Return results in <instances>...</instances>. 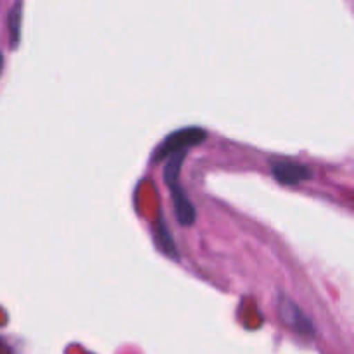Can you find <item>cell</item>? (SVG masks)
<instances>
[{
    "label": "cell",
    "instance_id": "cell-1",
    "mask_svg": "<svg viewBox=\"0 0 354 354\" xmlns=\"http://www.w3.org/2000/svg\"><path fill=\"white\" fill-rule=\"evenodd\" d=\"M185 154L187 151L176 152V154L169 156V161L165 168V180H166V185H168L169 190H171L173 209H175L176 220H178V223L183 225V227H189V225H192L194 221H196L197 211L178 183L180 168H182V162H183V158H185Z\"/></svg>",
    "mask_w": 354,
    "mask_h": 354
},
{
    "label": "cell",
    "instance_id": "cell-2",
    "mask_svg": "<svg viewBox=\"0 0 354 354\" xmlns=\"http://www.w3.org/2000/svg\"><path fill=\"white\" fill-rule=\"evenodd\" d=\"M204 138H206V131L201 130V128H183V130L175 131V133H171L166 138L165 144L159 145V149L156 151L154 161L169 158V156L176 154V152L187 151L192 145L201 144Z\"/></svg>",
    "mask_w": 354,
    "mask_h": 354
},
{
    "label": "cell",
    "instance_id": "cell-3",
    "mask_svg": "<svg viewBox=\"0 0 354 354\" xmlns=\"http://www.w3.org/2000/svg\"><path fill=\"white\" fill-rule=\"evenodd\" d=\"M279 315L280 320L287 325L289 328H292L294 332L303 335H313L315 334V325L310 318L306 317L303 310L294 303L292 299H289L287 296H280L279 299Z\"/></svg>",
    "mask_w": 354,
    "mask_h": 354
},
{
    "label": "cell",
    "instance_id": "cell-4",
    "mask_svg": "<svg viewBox=\"0 0 354 354\" xmlns=\"http://www.w3.org/2000/svg\"><path fill=\"white\" fill-rule=\"evenodd\" d=\"M272 173L277 182L282 185H297V183L311 180L313 176V171L306 165H297V162L290 161L275 162L272 166Z\"/></svg>",
    "mask_w": 354,
    "mask_h": 354
},
{
    "label": "cell",
    "instance_id": "cell-5",
    "mask_svg": "<svg viewBox=\"0 0 354 354\" xmlns=\"http://www.w3.org/2000/svg\"><path fill=\"white\" fill-rule=\"evenodd\" d=\"M21 19H23V3L16 2L12 9L9 10V16H7V26H9L10 45H12V48H16L17 44H19Z\"/></svg>",
    "mask_w": 354,
    "mask_h": 354
},
{
    "label": "cell",
    "instance_id": "cell-6",
    "mask_svg": "<svg viewBox=\"0 0 354 354\" xmlns=\"http://www.w3.org/2000/svg\"><path fill=\"white\" fill-rule=\"evenodd\" d=\"M156 237H158L159 249H162V251H165L168 256H171V258H178V254H176V245H175V242H173V239L169 237V232H168V228H166L162 218H159V221H158Z\"/></svg>",
    "mask_w": 354,
    "mask_h": 354
},
{
    "label": "cell",
    "instance_id": "cell-7",
    "mask_svg": "<svg viewBox=\"0 0 354 354\" xmlns=\"http://www.w3.org/2000/svg\"><path fill=\"white\" fill-rule=\"evenodd\" d=\"M2 71H3V54L0 52V75H2Z\"/></svg>",
    "mask_w": 354,
    "mask_h": 354
}]
</instances>
